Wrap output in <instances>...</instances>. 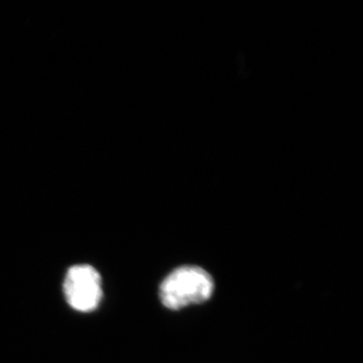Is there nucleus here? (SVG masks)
Returning a JSON list of instances; mask_svg holds the SVG:
<instances>
[{
  "label": "nucleus",
  "mask_w": 363,
  "mask_h": 363,
  "mask_svg": "<svg viewBox=\"0 0 363 363\" xmlns=\"http://www.w3.org/2000/svg\"><path fill=\"white\" fill-rule=\"evenodd\" d=\"M64 293L73 309L79 312L93 311L102 297L100 274L88 264L72 267L64 281Z\"/></svg>",
  "instance_id": "nucleus-2"
},
{
  "label": "nucleus",
  "mask_w": 363,
  "mask_h": 363,
  "mask_svg": "<svg viewBox=\"0 0 363 363\" xmlns=\"http://www.w3.org/2000/svg\"><path fill=\"white\" fill-rule=\"evenodd\" d=\"M214 290L212 277L199 267L186 266L176 269L162 281L160 297L171 310L192 304H201L211 297Z\"/></svg>",
  "instance_id": "nucleus-1"
}]
</instances>
